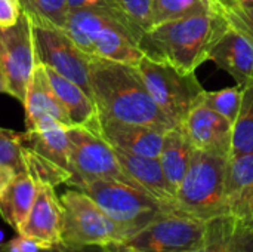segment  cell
<instances>
[{
  "label": "cell",
  "mask_w": 253,
  "mask_h": 252,
  "mask_svg": "<svg viewBox=\"0 0 253 252\" xmlns=\"http://www.w3.org/2000/svg\"><path fill=\"white\" fill-rule=\"evenodd\" d=\"M209 61L233 76L237 85L253 79V43L230 25L212 48Z\"/></svg>",
  "instance_id": "obj_17"
},
{
  "label": "cell",
  "mask_w": 253,
  "mask_h": 252,
  "mask_svg": "<svg viewBox=\"0 0 253 252\" xmlns=\"http://www.w3.org/2000/svg\"><path fill=\"white\" fill-rule=\"evenodd\" d=\"M0 165L12 168L16 174L25 172L21 132L0 126Z\"/></svg>",
  "instance_id": "obj_30"
},
{
  "label": "cell",
  "mask_w": 253,
  "mask_h": 252,
  "mask_svg": "<svg viewBox=\"0 0 253 252\" xmlns=\"http://www.w3.org/2000/svg\"><path fill=\"white\" fill-rule=\"evenodd\" d=\"M253 151V79L243 85L242 102L237 119L233 125L231 154Z\"/></svg>",
  "instance_id": "obj_23"
},
{
  "label": "cell",
  "mask_w": 253,
  "mask_h": 252,
  "mask_svg": "<svg viewBox=\"0 0 253 252\" xmlns=\"http://www.w3.org/2000/svg\"><path fill=\"white\" fill-rule=\"evenodd\" d=\"M43 248H46V247L40 245L34 239L18 235L16 238L10 239L7 244H3V247L0 248V252H42Z\"/></svg>",
  "instance_id": "obj_34"
},
{
  "label": "cell",
  "mask_w": 253,
  "mask_h": 252,
  "mask_svg": "<svg viewBox=\"0 0 253 252\" xmlns=\"http://www.w3.org/2000/svg\"><path fill=\"white\" fill-rule=\"evenodd\" d=\"M0 94H6V86H4V82H3L1 74H0Z\"/></svg>",
  "instance_id": "obj_37"
},
{
  "label": "cell",
  "mask_w": 253,
  "mask_h": 252,
  "mask_svg": "<svg viewBox=\"0 0 253 252\" xmlns=\"http://www.w3.org/2000/svg\"><path fill=\"white\" fill-rule=\"evenodd\" d=\"M67 135L73 168V180L68 184L71 189L98 180H116L138 187L125 172L114 147L101 134L83 126H71Z\"/></svg>",
  "instance_id": "obj_10"
},
{
  "label": "cell",
  "mask_w": 253,
  "mask_h": 252,
  "mask_svg": "<svg viewBox=\"0 0 253 252\" xmlns=\"http://www.w3.org/2000/svg\"><path fill=\"white\" fill-rule=\"evenodd\" d=\"M129 18L145 33L153 27V0H119Z\"/></svg>",
  "instance_id": "obj_31"
},
{
  "label": "cell",
  "mask_w": 253,
  "mask_h": 252,
  "mask_svg": "<svg viewBox=\"0 0 253 252\" xmlns=\"http://www.w3.org/2000/svg\"><path fill=\"white\" fill-rule=\"evenodd\" d=\"M67 129L56 122H49L34 131L21 132L25 172L37 183L53 187L71 183L73 168Z\"/></svg>",
  "instance_id": "obj_6"
},
{
  "label": "cell",
  "mask_w": 253,
  "mask_h": 252,
  "mask_svg": "<svg viewBox=\"0 0 253 252\" xmlns=\"http://www.w3.org/2000/svg\"><path fill=\"white\" fill-rule=\"evenodd\" d=\"M39 183L28 174L19 172L0 196V217L16 233L25 224L37 196Z\"/></svg>",
  "instance_id": "obj_21"
},
{
  "label": "cell",
  "mask_w": 253,
  "mask_h": 252,
  "mask_svg": "<svg viewBox=\"0 0 253 252\" xmlns=\"http://www.w3.org/2000/svg\"><path fill=\"white\" fill-rule=\"evenodd\" d=\"M67 34L92 59H108L136 65L144 52L141 36L117 19L93 10H70Z\"/></svg>",
  "instance_id": "obj_3"
},
{
  "label": "cell",
  "mask_w": 253,
  "mask_h": 252,
  "mask_svg": "<svg viewBox=\"0 0 253 252\" xmlns=\"http://www.w3.org/2000/svg\"><path fill=\"white\" fill-rule=\"evenodd\" d=\"M194 150L196 149L193 143L181 125H176L175 128L165 132L159 160L162 163L165 177L175 195L190 168Z\"/></svg>",
  "instance_id": "obj_22"
},
{
  "label": "cell",
  "mask_w": 253,
  "mask_h": 252,
  "mask_svg": "<svg viewBox=\"0 0 253 252\" xmlns=\"http://www.w3.org/2000/svg\"><path fill=\"white\" fill-rule=\"evenodd\" d=\"M242 85H236L233 88H225L221 91H203L199 97V101L225 117L231 125H234L240 102H242Z\"/></svg>",
  "instance_id": "obj_27"
},
{
  "label": "cell",
  "mask_w": 253,
  "mask_h": 252,
  "mask_svg": "<svg viewBox=\"0 0 253 252\" xmlns=\"http://www.w3.org/2000/svg\"><path fill=\"white\" fill-rule=\"evenodd\" d=\"M15 175H16V172L12 168L0 165V196L6 190V187L10 184V181L15 178Z\"/></svg>",
  "instance_id": "obj_36"
},
{
  "label": "cell",
  "mask_w": 253,
  "mask_h": 252,
  "mask_svg": "<svg viewBox=\"0 0 253 252\" xmlns=\"http://www.w3.org/2000/svg\"><path fill=\"white\" fill-rule=\"evenodd\" d=\"M33 30L39 62L73 80L93 98L89 76L92 58L73 42L65 30L36 24H33Z\"/></svg>",
  "instance_id": "obj_12"
},
{
  "label": "cell",
  "mask_w": 253,
  "mask_h": 252,
  "mask_svg": "<svg viewBox=\"0 0 253 252\" xmlns=\"http://www.w3.org/2000/svg\"><path fill=\"white\" fill-rule=\"evenodd\" d=\"M213 10L221 13L230 27L253 43V4H243L234 0H213Z\"/></svg>",
  "instance_id": "obj_28"
},
{
  "label": "cell",
  "mask_w": 253,
  "mask_h": 252,
  "mask_svg": "<svg viewBox=\"0 0 253 252\" xmlns=\"http://www.w3.org/2000/svg\"><path fill=\"white\" fill-rule=\"evenodd\" d=\"M135 68L154 102L175 125L184 122L205 91L196 73H182L168 62L156 61L145 55Z\"/></svg>",
  "instance_id": "obj_8"
},
{
  "label": "cell",
  "mask_w": 253,
  "mask_h": 252,
  "mask_svg": "<svg viewBox=\"0 0 253 252\" xmlns=\"http://www.w3.org/2000/svg\"><path fill=\"white\" fill-rule=\"evenodd\" d=\"M64 208L55 187L39 183L37 196L30 215L18 235L34 239L43 247H53L62 242Z\"/></svg>",
  "instance_id": "obj_14"
},
{
  "label": "cell",
  "mask_w": 253,
  "mask_h": 252,
  "mask_svg": "<svg viewBox=\"0 0 253 252\" xmlns=\"http://www.w3.org/2000/svg\"><path fill=\"white\" fill-rule=\"evenodd\" d=\"M24 13L33 24L65 30L70 6L68 0H19Z\"/></svg>",
  "instance_id": "obj_24"
},
{
  "label": "cell",
  "mask_w": 253,
  "mask_h": 252,
  "mask_svg": "<svg viewBox=\"0 0 253 252\" xmlns=\"http://www.w3.org/2000/svg\"><path fill=\"white\" fill-rule=\"evenodd\" d=\"M62 242L73 247H110L125 241V230L84 192L70 189L61 196Z\"/></svg>",
  "instance_id": "obj_9"
},
{
  "label": "cell",
  "mask_w": 253,
  "mask_h": 252,
  "mask_svg": "<svg viewBox=\"0 0 253 252\" xmlns=\"http://www.w3.org/2000/svg\"><path fill=\"white\" fill-rule=\"evenodd\" d=\"M68 6H70V10L84 9V10H93L98 13L108 15V16L117 19L119 22L125 24L126 27H129L135 33H138L141 37L144 36V31L129 18V15L125 12L122 3L119 0H68Z\"/></svg>",
  "instance_id": "obj_29"
},
{
  "label": "cell",
  "mask_w": 253,
  "mask_h": 252,
  "mask_svg": "<svg viewBox=\"0 0 253 252\" xmlns=\"http://www.w3.org/2000/svg\"><path fill=\"white\" fill-rule=\"evenodd\" d=\"M227 214L239 218L253 232V183L228 205Z\"/></svg>",
  "instance_id": "obj_32"
},
{
  "label": "cell",
  "mask_w": 253,
  "mask_h": 252,
  "mask_svg": "<svg viewBox=\"0 0 253 252\" xmlns=\"http://www.w3.org/2000/svg\"><path fill=\"white\" fill-rule=\"evenodd\" d=\"M228 24L216 10L153 25L141 39L145 56L191 74L209 61V53Z\"/></svg>",
  "instance_id": "obj_2"
},
{
  "label": "cell",
  "mask_w": 253,
  "mask_h": 252,
  "mask_svg": "<svg viewBox=\"0 0 253 252\" xmlns=\"http://www.w3.org/2000/svg\"><path fill=\"white\" fill-rule=\"evenodd\" d=\"M79 190L90 196L127 238L160 215L173 212L142 189L116 180L90 181Z\"/></svg>",
  "instance_id": "obj_5"
},
{
  "label": "cell",
  "mask_w": 253,
  "mask_h": 252,
  "mask_svg": "<svg viewBox=\"0 0 253 252\" xmlns=\"http://www.w3.org/2000/svg\"><path fill=\"white\" fill-rule=\"evenodd\" d=\"M208 221L178 212H166L126 238L108 252H193L206 241Z\"/></svg>",
  "instance_id": "obj_7"
},
{
  "label": "cell",
  "mask_w": 253,
  "mask_h": 252,
  "mask_svg": "<svg viewBox=\"0 0 253 252\" xmlns=\"http://www.w3.org/2000/svg\"><path fill=\"white\" fill-rule=\"evenodd\" d=\"M3 244H4V233L3 230H0V248L3 247Z\"/></svg>",
  "instance_id": "obj_38"
},
{
  "label": "cell",
  "mask_w": 253,
  "mask_h": 252,
  "mask_svg": "<svg viewBox=\"0 0 253 252\" xmlns=\"http://www.w3.org/2000/svg\"><path fill=\"white\" fill-rule=\"evenodd\" d=\"M193 252H253V232L231 214L219 215L208 221L206 241Z\"/></svg>",
  "instance_id": "obj_20"
},
{
  "label": "cell",
  "mask_w": 253,
  "mask_h": 252,
  "mask_svg": "<svg viewBox=\"0 0 253 252\" xmlns=\"http://www.w3.org/2000/svg\"><path fill=\"white\" fill-rule=\"evenodd\" d=\"M89 76L99 119L138 123L162 131L176 126L154 102L135 65L90 59Z\"/></svg>",
  "instance_id": "obj_1"
},
{
  "label": "cell",
  "mask_w": 253,
  "mask_h": 252,
  "mask_svg": "<svg viewBox=\"0 0 253 252\" xmlns=\"http://www.w3.org/2000/svg\"><path fill=\"white\" fill-rule=\"evenodd\" d=\"M25 108V129L34 131L47 122H56L65 128H71V120L58 98L44 65L37 64L24 100Z\"/></svg>",
  "instance_id": "obj_15"
},
{
  "label": "cell",
  "mask_w": 253,
  "mask_h": 252,
  "mask_svg": "<svg viewBox=\"0 0 253 252\" xmlns=\"http://www.w3.org/2000/svg\"><path fill=\"white\" fill-rule=\"evenodd\" d=\"M37 64L33 22L27 13H22L15 25L0 28V74L6 94L21 104Z\"/></svg>",
  "instance_id": "obj_11"
},
{
  "label": "cell",
  "mask_w": 253,
  "mask_h": 252,
  "mask_svg": "<svg viewBox=\"0 0 253 252\" xmlns=\"http://www.w3.org/2000/svg\"><path fill=\"white\" fill-rule=\"evenodd\" d=\"M237 3H243V4H253V0H234Z\"/></svg>",
  "instance_id": "obj_39"
},
{
  "label": "cell",
  "mask_w": 253,
  "mask_h": 252,
  "mask_svg": "<svg viewBox=\"0 0 253 252\" xmlns=\"http://www.w3.org/2000/svg\"><path fill=\"white\" fill-rule=\"evenodd\" d=\"M181 126L187 132L196 150L216 153L227 159L230 157L233 143V125L199 100L190 110Z\"/></svg>",
  "instance_id": "obj_13"
},
{
  "label": "cell",
  "mask_w": 253,
  "mask_h": 252,
  "mask_svg": "<svg viewBox=\"0 0 253 252\" xmlns=\"http://www.w3.org/2000/svg\"><path fill=\"white\" fill-rule=\"evenodd\" d=\"M116 154L125 169V172L130 177V180L145 190L148 195L156 198L159 202H162L165 206H168L170 211L176 212L175 208V193L172 192L162 163L159 157H145L132 154L119 149H114Z\"/></svg>",
  "instance_id": "obj_18"
},
{
  "label": "cell",
  "mask_w": 253,
  "mask_h": 252,
  "mask_svg": "<svg viewBox=\"0 0 253 252\" xmlns=\"http://www.w3.org/2000/svg\"><path fill=\"white\" fill-rule=\"evenodd\" d=\"M253 183V151L230 156L225 168V201L228 205Z\"/></svg>",
  "instance_id": "obj_25"
},
{
  "label": "cell",
  "mask_w": 253,
  "mask_h": 252,
  "mask_svg": "<svg viewBox=\"0 0 253 252\" xmlns=\"http://www.w3.org/2000/svg\"><path fill=\"white\" fill-rule=\"evenodd\" d=\"M42 252H108V247H73L64 242L43 248Z\"/></svg>",
  "instance_id": "obj_35"
},
{
  "label": "cell",
  "mask_w": 253,
  "mask_h": 252,
  "mask_svg": "<svg viewBox=\"0 0 253 252\" xmlns=\"http://www.w3.org/2000/svg\"><path fill=\"white\" fill-rule=\"evenodd\" d=\"M213 10V0H153V25Z\"/></svg>",
  "instance_id": "obj_26"
},
{
  "label": "cell",
  "mask_w": 253,
  "mask_h": 252,
  "mask_svg": "<svg viewBox=\"0 0 253 252\" xmlns=\"http://www.w3.org/2000/svg\"><path fill=\"white\" fill-rule=\"evenodd\" d=\"M165 132L166 131L145 126V125L105 120V119H101V125H99V134L114 149L138 156H145V157L160 156Z\"/></svg>",
  "instance_id": "obj_16"
},
{
  "label": "cell",
  "mask_w": 253,
  "mask_h": 252,
  "mask_svg": "<svg viewBox=\"0 0 253 252\" xmlns=\"http://www.w3.org/2000/svg\"><path fill=\"white\" fill-rule=\"evenodd\" d=\"M225 168L227 157L194 150L190 168L175 195L176 212L203 221L227 214Z\"/></svg>",
  "instance_id": "obj_4"
},
{
  "label": "cell",
  "mask_w": 253,
  "mask_h": 252,
  "mask_svg": "<svg viewBox=\"0 0 253 252\" xmlns=\"http://www.w3.org/2000/svg\"><path fill=\"white\" fill-rule=\"evenodd\" d=\"M24 13L19 0H0V28L15 25Z\"/></svg>",
  "instance_id": "obj_33"
},
{
  "label": "cell",
  "mask_w": 253,
  "mask_h": 252,
  "mask_svg": "<svg viewBox=\"0 0 253 252\" xmlns=\"http://www.w3.org/2000/svg\"><path fill=\"white\" fill-rule=\"evenodd\" d=\"M46 73L49 76V80L61 100L73 126H83L87 128L96 134H99V111L95 104V100L77 83L73 80L61 76L59 73L47 68Z\"/></svg>",
  "instance_id": "obj_19"
}]
</instances>
